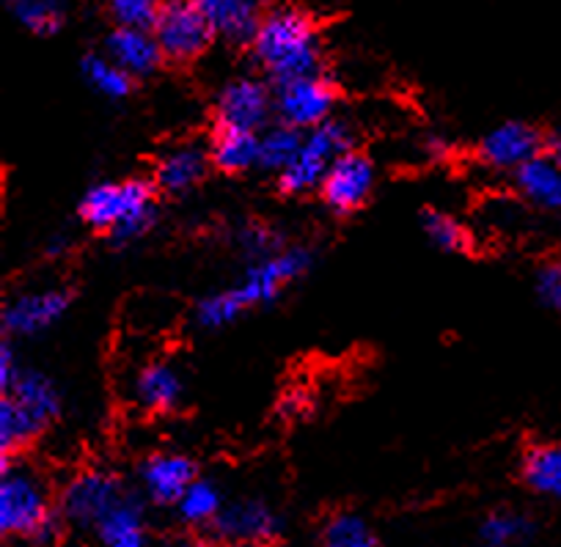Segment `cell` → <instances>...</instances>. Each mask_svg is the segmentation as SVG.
Instances as JSON below:
<instances>
[{
  "instance_id": "obj_30",
  "label": "cell",
  "mask_w": 561,
  "mask_h": 547,
  "mask_svg": "<svg viewBox=\"0 0 561 547\" xmlns=\"http://www.w3.org/2000/svg\"><path fill=\"white\" fill-rule=\"evenodd\" d=\"M322 547H380V539L364 517L342 512L322 528Z\"/></svg>"
},
{
  "instance_id": "obj_22",
  "label": "cell",
  "mask_w": 561,
  "mask_h": 547,
  "mask_svg": "<svg viewBox=\"0 0 561 547\" xmlns=\"http://www.w3.org/2000/svg\"><path fill=\"white\" fill-rule=\"evenodd\" d=\"M45 430V421L36 419L18 399L3 394V399H0V448H3V457H14L20 448L34 443Z\"/></svg>"
},
{
  "instance_id": "obj_6",
  "label": "cell",
  "mask_w": 561,
  "mask_h": 547,
  "mask_svg": "<svg viewBox=\"0 0 561 547\" xmlns=\"http://www.w3.org/2000/svg\"><path fill=\"white\" fill-rule=\"evenodd\" d=\"M152 34L163 56L176 64L196 61L218 36L198 0H163Z\"/></svg>"
},
{
  "instance_id": "obj_34",
  "label": "cell",
  "mask_w": 561,
  "mask_h": 547,
  "mask_svg": "<svg viewBox=\"0 0 561 547\" xmlns=\"http://www.w3.org/2000/svg\"><path fill=\"white\" fill-rule=\"evenodd\" d=\"M242 248H245L248 253H253V257H267V253H275L273 251V235H270L267 229H245L240 237Z\"/></svg>"
},
{
  "instance_id": "obj_36",
  "label": "cell",
  "mask_w": 561,
  "mask_h": 547,
  "mask_svg": "<svg viewBox=\"0 0 561 547\" xmlns=\"http://www.w3.org/2000/svg\"><path fill=\"white\" fill-rule=\"evenodd\" d=\"M180 547H226L224 545V539H220V536H193V539H187V542H182Z\"/></svg>"
},
{
  "instance_id": "obj_10",
  "label": "cell",
  "mask_w": 561,
  "mask_h": 547,
  "mask_svg": "<svg viewBox=\"0 0 561 547\" xmlns=\"http://www.w3.org/2000/svg\"><path fill=\"white\" fill-rule=\"evenodd\" d=\"M371 187H375V166H371L369 157L350 149L347 155L333 162L320 193L328 207L344 215L364 207L366 198L371 196Z\"/></svg>"
},
{
  "instance_id": "obj_2",
  "label": "cell",
  "mask_w": 561,
  "mask_h": 547,
  "mask_svg": "<svg viewBox=\"0 0 561 547\" xmlns=\"http://www.w3.org/2000/svg\"><path fill=\"white\" fill-rule=\"evenodd\" d=\"M309 264L311 253L306 248H284V251L267 253L262 262H256L242 275L240 284L204 297L196 308V322L207 330L226 328L251 308L264 306L273 297H278V292L293 284L295 278H300L309 270Z\"/></svg>"
},
{
  "instance_id": "obj_7",
  "label": "cell",
  "mask_w": 561,
  "mask_h": 547,
  "mask_svg": "<svg viewBox=\"0 0 561 547\" xmlns=\"http://www.w3.org/2000/svg\"><path fill=\"white\" fill-rule=\"evenodd\" d=\"M127 498L122 481L107 470H83L61 492V517L78 528L94 531Z\"/></svg>"
},
{
  "instance_id": "obj_9",
  "label": "cell",
  "mask_w": 561,
  "mask_h": 547,
  "mask_svg": "<svg viewBox=\"0 0 561 547\" xmlns=\"http://www.w3.org/2000/svg\"><path fill=\"white\" fill-rule=\"evenodd\" d=\"M215 111H218L220 127L259 133L267 124L270 113L275 111V96L262 80L240 78L224 86Z\"/></svg>"
},
{
  "instance_id": "obj_38",
  "label": "cell",
  "mask_w": 561,
  "mask_h": 547,
  "mask_svg": "<svg viewBox=\"0 0 561 547\" xmlns=\"http://www.w3.org/2000/svg\"><path fill=\"white\" fill-rule=\"evenodd\" d=\"M242 547H270L267 542H262V545H242Z\"/></svg>"
},
{
  "instance_id": "obj_31",
  "label": "cell",
  "mask_w": 561,
  "mask_h": 547,
  "mask_svg": "<svg viewBox=\"0 0 561 547\" xmlns=\"http://www.w3.org/2000/svg\"><path fill=\"white\" fill-rule=\"evenodd\" d=\"M163 0H107V12L122 29H149L158 20Z\"/></svg>"
},
{
  "instance_id": "obj_32",
  "label": "cell",
  "mask_w": 561,
  "mask_h": 547,
  "mask_svg": "<svg viewBox=\"0 0 561 547\" xmlns=\"http://www.w3.org/2000/svg\"><path fill=\"white\" fill-rule=\"evenodd\" d=\"M424 231L440 251L460 253L468 248V231L457 218L446 213H427L424 215Z\"/></svg>"
},
{
  "instance_id": "obj_16",
  "label": "cell",
  "mask_w": 561,
  "mask_h": 547,
  "mask_svg": "<svg viewBox=\"0 0 561 547\" xmlns=\"http://www.w3.org/2000/svg\"><path fill=\"white\" fill-rule=\"evenodd\" d=\"M135 402L152 413H169L185 397V380L176 372L174 363L152 361L135 375L133 383Z\"/></svg>"
},
{
  "instance_id": "obj_37",
  "label": "cell",
  "mask_w": 561,
  "mask_h": 547,
  "mask_svg": "<svg viewBox=\"0 0 561 547\" xmlns=\"http://www.w3.org/2000/svg\"><path fill=\"white\" fill-rule=\"evenodd\" d=\"M548 151L556 162H561V129H556L548 140Z\"/></svg>"
},
{
  "instance_id": "obj_26",
  "label": "cell",
  "mask_w": 561,
  "mask_h": 547,
  "mask_svg": "<svg viewBox=\"0 0 561 547\" xmlns=\"http://www.w3.org/2000/svg\"><path fill=\"white\" fill-rule=\"evenodd\" d=\"M12 18L36 36H50L61 31L67 18V0H7Z\"/></svg>"
},
{
  "instance_id": "obj_19",
  "label": "cell",
  "mask_w": 561,
  "mask_h": 547,
  "mask_svg": "<svg viewBox=\"0 0 561 547\" xmlns=\"http://www.w3.org/2000/svg\"><path fill=\"white\" fill-rule=\"evenodd\" d=\"M515 185L528 202L561 213V162L553 157H534L515 171Z\"/></svg>"
},
{
  "instance_id": "obj_23",
  "label": "cell",
  "mask_w": 561,
  "mask_h": 547,
  "mask_svg": "<svg viewBox=\"0 0 561 547\" xmlns=\"http://www.w3.org/2000/svg\"><path fill=\"white\" fill-rule=\"evenodd\" d=\"M7 397L18 399L23 408H28L36 419L50 424L61 413V394H58L56 383L50 377L39 375V372H20L18 380L7 388Z\"/></svg>"
},
{
  "instance_id": "obj_13",
  "label": "cell",
  "mask_w": 561,
  "mask_h": 547,
  "mask_svg": "<svg viewBox=\"0 0 561 547\" xmlns=\"http://www.w3.org/2000/svg\"><path fill=\"white\" fill-rule=\"evenodd\" d=\"M542 151V135L526 122H506L484 135L479 155L490 168L499 171H517L528 160L539 157Z\"/></svg>"
},
{
  "instance_id": "obj_29",
  "label": "cell",
  "mask_w": 561,
  "mask_h": 547,
  "mask_svg": "<svg viewBox=\"0 0 561 547\" xmlns=\"http://www.w3.org/2000/svg\"><path fill=\"white\" fill-rule=\"evenodd\" d=\"M83 80L107 100H124L133 91V75L124 72L116 61L107 56H85L80 64Z\"/></svg>"
},
{
  "instance_id": "obj_20",
  "label": "cell",
  "mask_w": 561,
  "mask_h": 547,
  "mask_svg": "<svg viewBox=\"0 0 561 547\" xmlns=\"http://www.w3.org/2000/svg\"><path fill=\"white\" fill-rule=\"evenodd\" d=\"M100 547H149L144 506L138 498L127 495L100 525L94 528Z\"/></svg>"
},
{
  "instance_id": "obj_15",
  "label": "cell",
  "mask_w": 561,
  "mask_h": 547,
  "mask_svg": "<svg viewBox=\"0 0 561 547\" xmlns=\"http://www.w3.org/2000/svg\"><path fill=\"white\" fill-rule=\"evenodd\" d=\"M105 56L111 61H116L124 72H129L133 78H144V75H152L154 69L163 61V50H160L158 39L149 29H122L116 25L111 36H107Z\"/></svg>"
},
{
  "instance_id": "obj_12",
  "label": "cell",
  "mask_w": 561,
  "mask_h": 547,
  "mask_svg": "<svg viewBox=\"0 0 561 547\" xmlns=\"http://www.w3.org/2000/svg\"><path fill=\"white\" fill-rule=\"evenodd\" d=\"M215 531L224 542H240V545H262L280 531V517L262 501L226 503L224 512L215 520Z\"/></svg>"
},
{
  "instance_id": "obj_8",
  "label": "cell",
  "mask_w": 561,
  "mask_h": 547,
  "mask_svg": "<svg viewBox=\"0 0 561 547\" xmlns=\"http://www.w3.org/2000/svg\"><path fill=\"white\" fill-rule=\"evenodd\" d=\"M333 102H336V91H333L331 80H325L322 75L289 80L275 91V113L280 116V122L298 129H314L325 124L333 113Z\"/></svg>"
},
{
  "instance_id": "obj_25",
  "label": "cell",
  "mask_w": 561,
  "mask_h": 547,
  "mask_svg": "<svg viewBox=\"0 0 561 547\" xmlns=\"http://www.w3.org/2000/svg\"><path fill=\"white\" fill-rule=\"evenodd\" d=\"M304 138L306 135L287 122L267 127L259 135V168L275 171L280 176V173L293 166L295 157H298Z\"/></svg>"
},
{
  "instance_id": "obj_5",
  "label": "cell",
  "mask_w": 561,
  "mask_h": 547,
  "mask_svg": "<svg viewBox=\"0 0 561 547\" xmlns=\"http://www.w3.org/2000/svg\"><path fill=\"white\" fill-rule=\"evenodd\" d=\"M350 149H353V133H350V127L344 122L328 118V122L320 124V127L309 129L298 157H295V162L278 176L280 191H287V193L320 191L328 171L333 168V162H336L342 155H347Z\"/></svg>"
},
{
  "instance_id": "obj_33",
  "label": "cell",
  "mask_w": 561,
  "mask_h": 547,
  "mask_svg": "<svg viewBox=\"0 0 561 547\" xmlns=\"http://www.w3.org/2000/svg\"><path fill=\"white\" fill-rule=\"evenodd\" d=\"M534 289H537L539 303L550 311L561 314V262H545L537 270L534 278Z\"/></svg>"
},
{
  "instance_id": "obj_21",
  "label": "cell",
  "mask_w": 561,
  "mask_h": 547,
  "mask_svg": "<svg viewBox=\"0 0 561 547\" xmlns=\"http://www.w3.org/2000/svg\"><path fill=\"white\" fill-rule=\"evenodd\" d=\"M209 160L224 173H242L259 166V133L220 127L209 146Z\"/></svg>"
},
{
  "instance_id": "obj_11",
  "label": "cell",
  "mask_w": 561,
  "mask_h": 547,
  "mask_svg": "<svg viewBox=\"0 0 561 547\" xmlns=\"http://www.w3.org/2000/svg\"><path fill=\"white\" fill-rule=\"evenodd\" d=\"M69 292L36 289L18 295L3 308V330L9 335H39L69 311Z\"/></svg>"
},
{
  "instance_id": "obj_3",
  "label": "cell",
  "mask_w": 561,
  "mask_h": 547,
  "mask_svg": "<svg viewBox=\"0 0 561 547\" xmlns=\"http://www.w3.org/2000/svg\"><path fill=\"white\" fill-rule=\"evenodd\" d=\"M0 531L7 536H25L36 545H53L61 534L45 479L12 457H3L0 474Z\"/></svg>"
},
{
  "instance_id": "obj_24",
  "label": "cell",
  "mask_w": 561,
  "mask_h": 547,
  "mask_svg": "<svg viewBox=\"0 0 561 547\" xmlns=\"http://www.w3.org/2000/svg\"><path fill=\"white\" fill-rule=\"evenodd\" d=\"M523 479L539 495L561 501V443H542L523 457Z\"/></svg>"
},
{
  "instance_id": "obj_1",
  "label": "cell",
  "mask_w": 561,
  "mask_h": 547,
  "mask_svg": "<svg viewBox=\"0 0 561 547\" xmlns=\"http://www.w3.org/2000/svg\"><path fill=\"white\" fill-rule=\"evenodd\" d=\"M253 56L275 83L311 78L322 69L320 25L298 7H273L262 14L251 39Z\"/></svg>"
},
{
  "instance_id": "obj_18",
  "label": "cell",
  "mask_w": 561,
  "mask_h": 547,
  "mask_svg": "<svg viewBox=\"0 0 561 547\" xmlns=\"http://www.w3.org/2000/svg\"><path fill=\"white\" fill-rule=\"evenodd\" d=\"M198 7L209 18L215 34L229 42H240V45L248 42L251 45L259 20H262L256 0H198Z\"/></svg>"
},
{
  "instance_id": "obj_14",
  "label": "cell",
  "mask_w": 561,
  "mask_h": 547,
  "mask_svg": "<svg viewBox=\"0 0 561 547\" xmlns=\"http://www.w3.org/2000/svg\"><path fill=\"white\" fill-rule=\"evenodd\" d=\"M196 481V465L182 454H158L140 468V485L154 503H176Z\"/></svg>"
},
{
  "instance_id": "obj_28",
  "label": "cell",
  "mask_w": 561,
  "mask_h": 547,
  "mask_svg": "<svg viewBox=\"0 0 561 547\" xmlns=\"http://www.w3.org/2000/svg\"><path fill=\"white\" fill-rule=\"evenodd\" d=\"M176 514H180L182 523L187 525H209L218 520V514L224 512V495H220L218 487L213 481L196 479L185 490V495L174 503Z\"/></svg>"
},
{
  "instance_id": "obj_17",
  "label": "cell",
  "mask_w": 561,
  "mask_h": 547,
  "mask_svg": "<svg viewBox=\"0 0 561 547\" xmlns=\"http://www.w3.org/2000/svg\"><path fill=\"white\" fill-rule=\"evenodd\" d=\"M207 162L209 157L204 155L202 146H174V149H169L160 157L158 168H154V179H158L160 191L185 193L202 182L204 171H207Z\"/></svg>"
},
{
  "instance_id": "obj_35",
  "label": "cell",
  "mask_w": 561,
  "mask_h": 547,
  "mask_svg": "<svg viewBox=\"0 0 561 547\" xmlns=\"http://www.w3.org/2000/svg\"><path fill=\"white\" fill-rule=\"evenodd\" d=\"M20 366H18V355H14V346L9 341L0 344V388L7 391L14 380L20 377Z\"/></svg>"
},
{
  "instance_id": "obj_4",
  "label": "cell",
  "mask_w": 561,
  "mask_h": 547,
  "mask_svg": "<svg viewBox=\"0 0 561 547\" xmlns=\"http://www.w3.org/2000/svg\"><path fill=\"white\" fill-rule=\"evenodd\" d=\"M80 218L91 229L107 231L113 242H133L154 224V191L144 179L100 182L80 202Z\"/></svg>"
},
{
  "instance_id": "obj_27",
  "label": "cell",
  "mask_w": 561,
  "mask_h": 547,
  "mask_svg": "<svg viewBox=\"0 0 561 547\" xmlns=\"http://www.w3.org/2000/svg\"><path fill=\"white\" fill-rule=\"evenodd\" d=\"M484 547H528L534 539L531 517L520 512H493L479 528Z\"/></svg>"
}]
</instances>
